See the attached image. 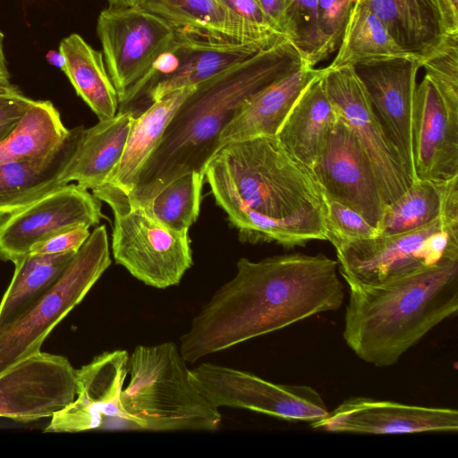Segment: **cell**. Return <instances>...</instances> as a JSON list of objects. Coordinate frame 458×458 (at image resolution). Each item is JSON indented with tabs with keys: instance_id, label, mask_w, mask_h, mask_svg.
Here are the masks:
<instances>
[{
	"instance_id": "6da1fadb",
	"label": "cell",
	"mask_w": 458,
	"mask_h": 458,
	"mask_svg": "<svg viewBox=\"0 0 458 458\" xmlns=\"http://www.w3.org/2000/svg\"><path fill=\"white\" fill-rule=\"evenodd\" d=\"M236 268L181 336L179 349L186 362L337 310L344 300L338 262L322 253L275 255L259 261L241 258Z\"/></svg>"
},
{
	"instance_id": "7a4b0ae2",
	"label": "cell",
	"mask_w": 458,
	"mask_h": 458,
	"mask_svg": "<svg viewBox=\"0 0 458 458\" xmlns=\"http://www.w3.org/2000/svg\"><path fill=\"white\" fill-rule=\"evenodd\" d=\"M205 178L242 241L293 249L326 240L322 190L311 169L276 136L226 144L207 165Z\"/></svg>"
},
{
	"instance_id": "3957f363",
	"label": "cell",
	"mask_w": 458,
	"mask_h": 458,
	"mask_svg": "<svg viewBox=\"0 0 458 458\" xmlns=\"http://www.w3.org/2000/svg\"><path fill=\"white\" fill-rule=\"evenodd\" d=\"M305 64L297 48L285 39L196 84L141 168L128 194L131 203L147 206L167 184L187 173L205 174L220 149L222 131L243 104Z\"/></svg>"
},
{
	"instance_id": "277c9868",
	"label": "cell",
	"mask_w": 458,
	"mask_h": 458,
	"mask_svg": "<svg viewBox=\"0 0 458 458\" xmlns=\"http://www.w3.org/2000/svg\"><path fill=\"white\" fill-rule=\"evenodd\" d=\"M343 336L361 360L394 365L458 310V259L377 284H350Z\"/></svg>"
},
{
	"instance_id": "5b68a950",
	"label": "cell",
	"mask_w": 458,
	"mask_h": 458,
	"mask_svg": "<svg viewBox=\"0 0 458 458\" xmlns=\"http://www.w3.org/2000/svg\"><path fill=\"white\" fill-rule=\"evenodd\" d=\"M122 404L135 428L149 431H216L221 414L191 379L173 342L138 345L128 359Z\"/></svg>"
},
{
	"instance_id": "8992f818",
	"label": "cell",
	"mask_w": 458,
	"mask_h": 458,
	"mask_svg": "<svg viewBox=\"0 0 458 458\" xmlns=\"http://www.w3.org/2000/svg\"><path fill=\"white\" fill-rule=\"evenodd\" d=\"M93 195L113 210L112 252L115 262L146 285H177L193 264L188 232L161 225L120 188L106 183Z\"/></svg>"
},
{
	"instance_id": "52a82bcc",
	"label": "cell",
	"mask_w": 458,
	"mask_h": 458,
	"mask_svg": "<svg viewBox=\"0 0 458 458\" xmlns=\"http://www.w3.org/2000/svg\"><path fill=\"white\" fill-rule=\"evenodd\" d=\"M111 265L105 225L98 226L73 255L55 284L0 327V374L40 351L51 331L87 295Z\"/></svg>"
},
{
	"instance_id": "ba28073f",
	"label": "cell",
	"mask_w": 458,
	"mask_h": 458,
	"mask_svg": "<svg viewBox=\"0 0 458 458\" xmlns=\"http://www.w3.org/2000/svg\"><path fill=\"white\" fill-rule=\"evenodd\" d=\"M348 285L377 284L458 259V224L442 216L419 229L350 242L335 249Z\"/></svg>"
},
{
	"instance_id": "9c48e42d",
	"label": "cell",
	"mask_w": 458,
	"mask_h": 458,
	"mask_svg": "<svg viewBox=\"0 0 458 458\" xmlns=\"http://www.w3.org/2000/svg\"><path fill=\"white\" fill-rule=\"evenodd\" d=\"M190 372L197 387L218 409H246L291 422L310 423L329 412L321 394L310 386L276 384L210 362L200 363Z\"/></svg>"
},
{
	"instance_id": "30bf717a",
	"label": "cell",
	"mask_w": 458,
	"mask_h": 458,
	"mask_svg": "<svg viewBox=\"0 0 458 458\" xmlns=\"http://www.w3.org/2000/svg\"><path fill=\"white\" fill-rule=\"evenodd\" d=\"M325 89L338 115L357 136L378 181L386 205L413 182L394 144L376 115L354 66L323 68Z\"/></svg>"
},
{
	"instance_id": "8fae6325",
	"label": "cell",
	"mask_w": 458,
	"mask_h": 458,
	"mask_svg": "<svg viewBox=\"0 0 458 458\" xmlns=\"http://www.w3.org/2000/svg\"><path fill=\"white\" fill-rule=\"evenodd\" d=\"M97 32L119 104L177 36L166 21L140 7L104 9Z\"/></svg>"
},
{
	"instance_id": "7c38bea8",
	"label": "cell",
	"mask_w": 458,
	"mask_h": 458,
	"mask_svg": "<svg viewBox=\"0 0 458 458\" xmlns=\"http://www.w3.org/2000/svg\"><path fill=\"white\" fill-rule=\"evenodd\" d=\"M311 171L326 200L354 210L378 228L386 207L382 190L357 136L339 115Z\"/></svg>"
},
{
	"instance_id": "4fadbf2b",
	"label": "cell",
	"mask_w": 458,
	"mask_h": 458,
	"mask_svg": "<svg viewBox=\"0 0 458 458\" xmlns=\"http://www.w3.org/2000/svg\"><path fill=\"white\" fill-rule=\"evenodd\" d=\"M102 217L101 200L77 183L63 185L0 219V259L14 262L38 242Z\"/></svg>"
},
{
	"instance_id": "5bb4252c",
	"label": "cell",
	"mask_w": 458,
	"mask_h": 458,
	"mask_svg": "<svg viewBox=\"0 0 458 458\" xmlns=\"http://www.w3.org/2000/svg\"><path fill=\"white\" fill-rule=\"evenodd\" d=\"M76 397V369L58 354L33 353L0 374V417L30 422L52 417Z\"/></svg>"
},
{
	"instance_id": "9a60e30c",
	"label": "cell",
	"mask_w": 458,
	"mask_h": 458,
	"mask_svg": "<svg viewBox=\"0 0 458 458\" xmlns=\"http://www.w3.org/2000/svg\"><path fill=\"white\" fill-rule=\"evenodd\" d=\"M420 68V60L411 55L354 65L376 115L413 182L417 181L413 155V114Z\"/></svg>"
},
{
	"instance_id": "2e32d148",
	"label": "cell",
	"mask_w": 458,
	"mask_h": 458,
	"mask_svg": "<svg viewBox=\"0 0 458 458\" xmlns=\"http://www.w3.org/2000/svg\"><path fill=\"white\" fill-rule=\"evenodd\" d=\"M317 430L356 434L457 432L456 409L426 407L352 396L310 422Z\"/></svg>"
},
{
	"instance_id": "e0dca14e",
	"label": "cell",
	"mask_w": 458,
	"mask_h": 458,
	"mask_svg": "<svg viewBox=\"0 0 458 458\" xmlns=\"http://www.w3.org/2000/svg\"><path fill=\"white\" fill-rule=\"evenodd\" d=\"M125 350L105 352L76 369V397L55 413L45 432H81L98 428L104 417H114L132 424L121 394L128 370Z\"/></svg>"
},
{
	"instance_id": "ac0fdd59",
	"label": "cell",
	"mask_w": 458,
	"mask_h": 458,
	"mask_svg": "<svg viewBox=\"0 0 458 458\" xmlns=\"http://www.w3.org/2000/svg\"><path fill=\"white\" fill-rule=\"evenodd\" d=\"M413 155L417 180L458 175V99L444 97L425 76L416 90Z\"/></svg>"
},
{
	"instance_id": "d6986e66",
	"label": "cell",
	"mask_w": 458,
	"mask_h": 458,
	"mask_svg": "<svg viewBox=\"0 0 458 458\" xmlns=\"http://www.w3.org/2000/svg\"><path fill=\"white\" fill-rule=\"evenodd\" d=\"M188 38L274 46L286 37L261 28L231 10L222 0H140L139 5Z\"/></svg>"
},
{
	"instance_id": "ffe728a7",
	"label": "cell",
	"mask_w": 458,
	"mask_h": 458,
	"mask_svg": "<svg viewBox=\"0 0 458 458\" xmlns=\"http://www.w3.org/2000/svg\"><path fill=\"white\" fill-rule=\"evenodd\" d=\"M322 72L307 64L268 84L239 110L219 137V148L262 136H276L305 88Z\"/></svg>"
},
{
	"instance_id": "44dd1931",
	"label": "cell",
	"mask_w": 458,
	"mask_h": 458,
	"mask_svg": "<svg viewBox=\"0 0 458 458\" xmlns=\"http://www.w3.org/2000/svg\"><path fill=\"white\" fill-rule=\"evenodd\" d=\"M83 128L71 129L63 143L47 157L0 164V219L65 185L63 174Z\"/></svg>"
},
{
	"instance_id": "7402d4cb",
	"label": "cell",
	"mask_w": 458,
	"mask_h": 458,
	"mask_svg": "<svg viewBox=\"0 0 458 458\" xmlns=\"http://www.w3.org/2000/svg\"><path fill=\"white\" fill-rule=\"evenodd\" d=\"M132 118L131 112L118 111L111 118L83 128L63 182H76L86 190L106 184L123 155Z\"/></svg>"
},
{
	"instance_id": "603a6c76",
	"label": "cell",
	"mask_w": 458,
	"mask_h": 458,
	"mask_svg": "<svg viewBox=\"0 0 458 458\" xmlns=\"http://www.w3.org/2000/svg\"><path fill=\"white\" fill-rule=\"evenodd\" d=\"M321 73L301 92L276 137L284 148L311 169L338 114L325 89Z\"/></svg>"
},
{
	"instance_id": "cb8c5ba5",
	"label": "cell",
	"mask_w": 458,
	"mask_h": 458,
	"mask_svg": "<svg viewBox=\"0 0 458 458\" xmlns=\"http://www.w3.org/2000/svg\"><path fill=\"white\" fill-rule=\"evenodd\" d=\"M396 44L421 62L443 42L445 32L436 0H362Z\"/></svg>"
},
{
	"instance_id": "d4e9b609",
	"label": "cell",
	"mask_w": 458,
	"mask_h": 458,
	"mask_svg": "<svg viewBox=\"0 0 458 458\" xmlns=\"http://www.w3.org/2000/svg\"><path fill=\"white\" fill-rule=\"evenodd\" d=\"M195 87L174 90L133 116L123 155L106 183L127 194L132 191L141 168L158 146L174 114Z\"/></svg>"
},
{
	"instance_id": "484cf974",
	"label": "cell",
	"mask_w": 458,
	"mask_h": 458,
	"mask_svg": "<svg viewBox=\"0 0 458 458\" xmlns=\"http://www.w3.org/2000/svg\"><path fill=\"white\" fill-rule=\"evenodd\" d=\"M271 47L273 46L261 43L211 42L184 37L179 67L150 89L140 103L135 116L168 93L196 85Z\"/></svg>"
},
{
	"instance_id": "4316f807",
	"label": "cell",
	"mask_w": 458,
	"mask_h": 458,
	"mask_svg": "<svg viewBox=\"0 0 458 458\" xmlns=\"http://www.w3.org/2000/svg\"><path fill=\"white\" fill-rule=\"evenodd\" d=\"M59 50L65 57L62 70L78 96L99 120L116 114L119 100L106 67L103 53L94 49L79 34L64 38Z\"/></svg>"
},
{
	"instance_id": "83f0119b",
	"label": "cell",
	"mask_w": 458,
	"mask_h": 458,
	"mask_svg": "<svg viewBox=\"0 0 458 458\" xmlns=\"http://www.w3.org/2000/svg\"><path fill=\"white\" fill-rule=\"evenodd\" d=\"M76 252H29L14 262V272L0 302V327L48 291L59 279Z\"/></svg>"
},
{
	"instance_id": "f1b7e54d",
	"label": "cell",
	"mask_w": 458,
	"mask_h": 458,
	"mask_svg": "<svg viewBox=\"0 0 458 458\" xmlns=\"http://www.w3.org/2000/svg\"><path fill=\"white\" fill-rule=\"evenodd\" d=\"M337 50L331 68L410 55L362 0L352 6Z\"/></svg>"
},
{
	"instance_id": "f546056e",
	"label": "cell",
	"mask_w": 458,
	"mask_h": 458,
	"mask_svg": "<svg viewBox=\"0 0 458 458\" xmlns=\"http://www.w3.org/2000/svg\"><path fill=\"white\" fill-rule=\"evenodd\" d=\"M70 130L49 100H34L17 127L0 142V164L44 157L55 151Z\"/></svg>"
},
{
	"instance_id": "4dcf8cb0",
	"label": "cell",
	"mask_w": 458,
	"mask_h": 458,
	"mask_svg": "<svg viewBox=\"0 0 458 458\" xmlns=\"http://www.w3.org/2000/svg\"><path fill=\"white\" fill-rule=\"evenodd\" d=\"M444 181L417 180L395 200L386 205L378 235L413 231L441 216Z\"/></svg>"
},
{
	"instance_id": "1f68e13d",
	"label": "cell",
	"mask_w": 458,
	"mask_h": 458,
	"mask_svg": "<svg viewBox=\"0 0 458 458\" xmlns=\"http://www.w3.org/2000/svg\"><path fill=\"white\" fill-rule=\"evenodd\" d=\"M205 174L187 173L167 184L147 206L146 213L165 227L189 232L198 219Z\"/></svg>"
},
{
	"instance_id": "d6a6232c",
	"label": "cell",
	"mask_w": 458,
	"mask_h": 458,
	"mask_svg": "<svg viewBox=\"0 0 458 458\" xmlns=\"http://www.w3.org/2000/svg\"><path fill=\"white\" fill-rule=\"evenodd\" d=\"M285 35L305 63L315 67L327 58L318 26V0H284Z\"/></svg>"
},
{
	"instance_id": "836d02e7",
	"label": "cell",
	"mask_w": 458,
	"mask_h": 458,
	"mask_svg": "<svg viewBox=\"0 0 458 458\" xmlns=\"http://www.w3.org/2000/svg\"><path fill=\"white\" fill-rule=\"evenodd\" d=\"M326 240L335 249L361 239L378 236V230L359 213L333 200H327L325 214Z\"/></svg>"
},
{
	"instance_id": "e575fe53",
	"label": "cell",
	"mask_w": 458,
	"mask_h": 458,
	"mask_svg": "<svg viewBox=\"0 0 458 458\" xmlns=\"http://www.w3.org/2000/svg\"><path fill=\"white\" fill-rule=\"evenodd\" d=\"M357 0H318V26L327 56L338 47L350 12Z\"/></svg>"
},
{
	"instance_id": "d590c367",
	"label": "cell",
	"mask_w": 458,
	"mask_h": 458,
	"mask_svg": "<svg viewBox=\"0 0 458 458\" xmlns=\"http://www.w3.org/2000/svg\"><path fill=\"white\" fill-rule=\"evenodd\" d=\"M33 101L16 86L0 93V142L17 127Z\"/></svg>"
},
{
	"instance_id": "8d00e7d4",
	"label": "cell",
	"mask_w": 458,
	"mask_h": 458,
	"mask_svg": "<svg viewBox=\"0 0 458 458\" xmlns=\"http://www.w3.org/2000/svg\"><path fill=\"white\" fill-rule=\"evenodd\" d=\"M89 227L81 225L60 232L36 244L30 252L59 254L77 252L89 238Z\"/></svg>"
},
{
	"instance_id": "74e56055",
	"label": "cell",
	"mask_w": 458,
	"mask_h": 458,
	"mask_svg": "<svg viewBox=\"0 0 458 458\" xmlns=\"http://www.w3.org/2000/svg\"><path fill=\"white\" fill-rule=\"evenodd\" d=\"M231 10L247 21L267 30L279 31L257 0H222ZM283 34V33H282Z\"/></svg>"
},
{
	"instance_id": "f35d334b",
	"label": "cell",
	"mask_w": 458,
	"mask_h": 458,
	"mask_svg": "<svg viewBox=\"0 0 458 458\" xmlns=\"http://www.w3.org/2000/svg\"><path fill=\"white\" fill-rule=\"evenodd\" d=\"M445 30L448 34L458 33V0H436Z\"/></svg>"
},
{
	"instance_id": "ab89813d",
	"label": "cell",
	"mask_w": 458,
	"mask_h": 458,
	"mask_svg": "<svg viewBox=\"0 0 458 458\" xmlns=\"http://www.w3.org/2000/svg\"><path fill=\"white\" fill-rule=\"evenodd\" d=\"M275 27L285 37L284 0H257Z\"/></svg>"
},
{
	"instance_id": "60d3db41",
	"label": "cell",
	"mask_w": 458,
	"mask_h": 458,
	"mask_svg": "<svg viewBox=\"0 0 458 458\" xmlns=\"http://www.w3.org/2000/svg\"><path fill=\"white\" fill-rule=\"evenodd\" d=\"M4 33L0 31V83L10 82V73L4 53Z\"/></svg>"
},
{
	"instance_id": "b9f144b4",
	"label": "cell",
	"mask_w": 458,
	"mask_h": 458,
	"mask_svg": "<svg viewBox=\"0 0 458 458\" xmlns=\"http://www.w3.org/2000/svg\"><path fill=\"white\" fill-rule=\"evenodd\" d=\"M46 59L49 64L57 67L61 70H63L65 65V57L59 49L49 50L46 55Z\"/></svg>"
},
{
	"instance_id": "7bdbcfd3",
	"label": "cell",
	"mask_w": 458,
	"mask_h": 458,
	"mask_svg": "<svg viewBox=\"0 0 458 458\" xmlns=\"http://www.w3.org/2000/svg\"><path fill=\"white\" fill-rule=\"evenodd\" d=\"M112 7H137L140 0H107Z\"/></svg>"
},
{
	"instance_id": "ee69618b",
	"label": "cell",
	"mask_w": 458,
	"mask_h": 458,
	"mask_svg": "<svg viewBox=\"0 0 458 458\" xmlns=\"http://www.w3.org/2000/svg\"><path fill=\"white\" fill-rule=\"evenodd\" d=\"M13 87H14V85L11 84L10 82H8V83H0V93L7 91V90L13 89Z\"/></svg>"
}]
</instances>
